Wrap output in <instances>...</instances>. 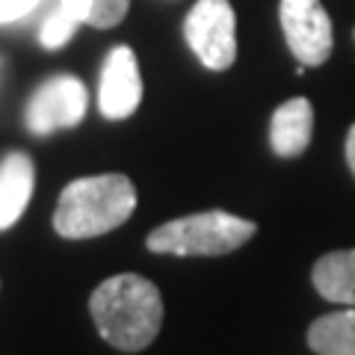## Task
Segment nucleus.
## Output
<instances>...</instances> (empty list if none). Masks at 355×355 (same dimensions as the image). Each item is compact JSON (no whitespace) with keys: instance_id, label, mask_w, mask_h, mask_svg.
<instances>
[{"instance_id":"f257e3e1","label":"nucleus","mask_w":355,"mask_h":355,"mask_svg":"<svg viewBox=\"0 0 355 355\" xmlns=\"http://www.w3.org/2000/svg\"><path fill=\"white\" fill-rule=\"evenodd\" d=\"M89 311L101 338L121 352H139L154 343L163 326V296L146 275L121 272L98 284Z\"/></svg>"},{"instance_id":"f03ea898","label":"nucleus","mask_w":355,"mask_h":355,"mask_svg":"<svg viewBox=\"0 0 355 355\" xmlns=\"http://www.w3.org/2000/svg\"><path fill=\"white\" fill-rule=\"evenodd\" d=\"M137 207V187L119 172L77 178L62 190L53 228L65 240L101 237L125 225Z\"/></svg>"},{"instance_id":"7ed1b4c3","label":"nucleus","mask_w":355,"mask_h":355,"mask_svg":"<svg viewBox=\"0 0 355 355\" xmlns=\"http://www.w3.org/2000/svg\"><path fill=\"white\" fill-rule=\"evenodd\" d=\"M258 234V225L225 210H205V214L178 216L166 225L154 228L146 246L154 254H181V258H216V254L237 252Z\"/></svg>"},{"instance_id":"20e7f679","label":"nucleus","mask_w":355,"mask_h":355,"mask_svg":"<svg viewBox=\"0 0 355 355\" xmlns=\"http://www.w3.org/2000/svg\"><path fill=\"white\" fill-rule=\"evenodd\" d=\"M184 36L202 65L225 71L237 60V15L228 0H198L184 21Z\"/></svg>"},{"instance_id":"39448f33","label":"nucleus","mask_w":355,"mask_h":355,"mask_svg":"<svg viewBox=\"0 0 355 355\" xmlns=\"http://www.w3.org/2000/svg\"><path fill=\"white\" fill-rule=\"evenodd\" d=\"M86 86L71 74H57L51 80H44L36 92H33L30 104H27V130L44 137V133L62 130V128H74L80 125L86 116Z\"/></svg>"},{"instance_id":"423d86ee","label":"nucleus","mask_w":355,"mask_h":355,"mask_svg":"<svg viewBox=\"0 0 355 355\" xmlns=\"http://www.w3.org/2000/svg\"><path fill=\"white\" fill-rule=\"evenodd\" d=\"M282 30L299 65H323L331 53V18L320 0H282Z\"/></svg>"},{"instance_id":"0eeeda50","label":"nucleus","mask_w":355,"mask_h":355,"mask_svg":"<svg viewBox=\"0 0 355 355\" xmlns=\"http://www.w3.org/2000/svg\"><path fill=\"white\" fill-rule=\"evenodd\" d=\"M139 101H142V77L137 57H133L128 44H119L104 60L101 86H98V107H101L104 119L119 121L137 113Z\"/></svg>"},{"instance_id":"6e6552de","label":"nucleus","mask_w":355,"mask_h":355,"mask_svg":"<svg viewBox=\"0 0 355 355\" xmlns=\"http://www.w3.org/2000/svg\"><path fill=\"white\" fill-rule=\"evenodd\" d=\"M36 169L33 160L21 151H9L0 160V231L12 228L30 205Z\"/></svg>"},{"instance_id":"1a4fd4ad","label":"nucleus","mask_w":355,"mask_h":355,"mask_svg":"<svg viewBox=\"0 0 355 355\" xmlns=\"http://www.w3.org/2000/svg\"><path fill=\"white\" fill-rule=\"evenodd\" d=\"M314 130V107L308 98H291L272 113L270 121V146L279 157H299Z\"/></svg>"},{"instance_id":"9d476101","label":"nucleus","mask_w":355,"mask_h":355,"mask_svg":"<svg viewBox=\"0 0 355 355\" xmlns=\"http://www.w3.org/2000/svg\"><path fill=\"white\" fill-rule=\"evenodd\" d=\"M317 293L329 302L355 308V249L329 252L314 263L311 272Z\"/></svg>"},{"instance_id":"9b49d317","label":"nucleus","mask_w":355,"mask_h":355,"mask_svg":"<svg viewBox=\"0 0 355 355\" xmlns=\"http://www.w3.org/2000/svg\"><path fill=\"white\" fill-rule=\"evenodd\" d=\"M308 347L317 355H355V308H343L311 323Z\"/></svg>"},{"instance_id":"f8f14e48","label":"nucleus","mask_w":355,"mask_h":355,"mask_svg":"<svg viewBox=\"0 0 355 355\" xmlns=\"http://www.w3.org/2000/svg\"><path fill=\"white\" fill-rule=\"evenodd\" d=\"M60 3L65 9H71L83 24L107 30V27H116L119 21L128 15L130 0H60Z\"/></svg>"},{"instance_id":"ddd939ff","label":"nucleus","mask_w":355,"mask_h":355,"mask_svg":"<svg viewBox=\"0 0 355 355\" xmlns=\"http://www.w3.org/2000/svg\"><path fill=\"white\" fill-rule=\"evenodd\" d=\"M80 24H83V21L77 18L71 9H65V6L60 3L48 18H44L39 39H42V44H44L48 51H57V48H62V44L71 42V36L77 33V27H80Z\"/></svg>"},{"instance_id":"4468645a","label":"nucleus","mask_w":355,"mask_h":355,"mask_svg":"<svg viewBox=\"0 0 355 355\" xmlns=\"http://www.w3.org/2000/svg\"><path fill=\"white\" fill-rule=\"evenodd\" d=\"M39 0H0V24H12V21L30 15Z\"/></svg>"},{"instance_id":"2eb2a0df","label":"nucleus","mask_w":355,"mask_h":355,"mask_svg":"<svg viewBox=\"0 0 355 355\" xmlns=\"http://www.w3.org/2000/svg\"><path fill=\"white\" fill-rule=\"evenodd\" d=\"M347 163H349V169H352V175H355V125H352L349 133H347Z\"/></svg>"}]
</instances>
